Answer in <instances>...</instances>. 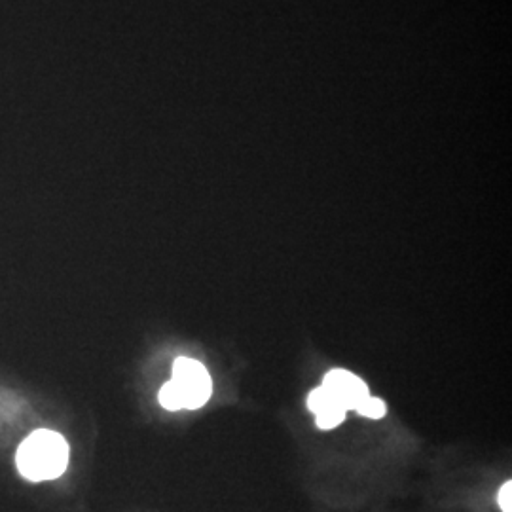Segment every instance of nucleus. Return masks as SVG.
<instances>
[{
    "label": "nucleus",
    "instance_id": "f03ea898",
    "mask_svg": "<svg viewBox=\"0 0 512 512\" xmlns=\"http://www.w3.org/2000/svg\"><path fill=\"white\" fill-rule=\"evenodd\" d=\"M171 384L177 389L183 401V410L202 408L203 404L211 399V393H213V382L207 368L202 363L186 357L175 361Z\"/></svg>",
    "mask_w": 512,
    "mask_h": 512
},
{
    "label": "nucleus",
    "instance_id": "f257e3e1",
    "mask_svg": "<svg viewBox=\"0 0 512 512\" xmlns=\"http://www.w3.org/2000/svg\"><path fill=\"white\" fill-rule=\"evenodd\" d=\"M16 463L19 473L33 482L54 480L67 469L69 444L55 431L38 429L19 446Z\"/></svg>",
    "mask_w": 512,
    "mask_h": 512
},
{
    "label": "nucleus",
    "instance_id": "20e7f679",
    "mask_svg": "<svg viewBox=\"0 0 512 512\" xmlns=\"http://www.w3.org/2000/svg\"><path fill=\"white\" fill-rule=\"evenodd\" d=\"M308 408L317 416V414H321V412H327V410H332V408H342V406H340L338 401L330 395L329 391L321 385V387H317V389L311 391L310 397H308ZM342 410H344V408H342Z\"/></svg>",
    "mask_w": 512,
    "mask_h": 512
},
{
    "label": "nucleus",
    "instance_id": "0eeeda50",
    "mask_svg": "<svg viewBox=\"0 0 512 512\" xmlns=\"http://www.w3.org/2000/svg\"><path fill=\"white\" fill-rule=\"evenodd\" d=\"M160 404L164 406L165 410H171V412L183 410V401H181L177 389L173 387L171 382H167V384L162 387V391H160Z\"/></svg>",
    "mask_w": 512,
    "mask_h": 512
},
{
    "label": "nucleus",
    "instance_id": "423d86ee",
    "mask_svg": "<svg viewBox=\"0 0 512 512\" xmlns=\"http://www.w3.org/2000/svg\"><path fill=\"white\" fill-rule=\"evenodd\" d=\"M346 410H342V408H332V410H327V412H321V414H317L315 416V421H317V427L319 429H323V431H329V429H334V427H338L342 421L346 420Z\"/></svg>",
    "mask_w": 512,
    "mask_h": 512
},
{
    "label": "nucleus",
    "instance_id": "6e6552de",
    "mask_svg": "<svg viewBox=\"0 0 512 512\" xmlns=\"http://www.w3.org/2000/svg\"><path fill=\"white\" fill-rule=\"evenodd\" d=\"M497 501H499L501 511L512 512V482H507V484H503V486H501Z\"/></svg>",
    "mask_w": 512,
    "mask_h": 512
},
{
    "label": "nucleus",
    "instance_id": "39448f33",
    "mask_svg": "<svg viewBox=\"0 0 512 512\" xmlns=\"http://www.w3.org/2000/svg\"><path fill=\"white\" fill-rule=\"evenodd\" d=\"M355 412H359L361 416L370 418V420H380V418H384L385 414H387V406H385L382 399L368 397V399H365L363 403L357 406V410H355Z\"/></svg>",
    "mask_w": 512,
    "mask_h": 512
},
{
    "label": "nucleus",
    "instance_id": "7ed1b4c3",
    "mask_svg": "<svg viewBox=\"0 0 512 512\" xmlns=\"http://www.w3.org/2000/svg\"><path fill=\"white\" fill-rule=\"evenodd\" d=\"M323 387L346 412L357 410V406L370 397L365 382L353 372L342 370V368L330 370L323 380Z\"/></svg>",
    "mask_w": 512,
    "mask_h": 512
}]
</instances>
